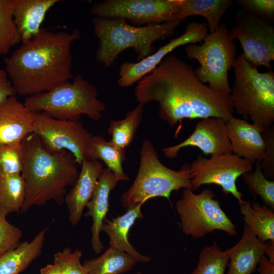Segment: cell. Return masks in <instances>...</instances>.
I'll return each mask as SVG.
<instances>
[{"label": "cell", "instance_id": "cell-18", "mask_svg": "<svg viewBox=\"0 0 274 274\" xmlns=\"http://www.w3.org/2000/svg\"><path fill=\"white\" fill-rule=\"evenodd\" d=\"M226 129L233 154L252 163L262 159L265 142L255 125L233 116L226 121Z\"/></svg>", "mask_w": 274, "mask_h": 274}, {"label": "cell", "instance_id": "cell-39", "mask_svg": "<svg viewBox=\"0 0 274 274\" xmlns=\"http://www.w3.org/2000/svg\"><path fill=\"white\" fill-rule=\"evenodd\" d=\"M257 268L259 274H274V263L265 255L261 259Z\"/></svg>", "mask_w": 274, "mask_h": 274}, {"label": "cell", "instance_id": "cell-8", "mask_svg": "<svg viewBox=\"0 0 274 274\" xmlns=\"http://www.w3.org/2000/svg\"><path fill=\"white\" fill-rule=\"evenodd\" d=\"M203 41L200 45L191 44L185 48L188 58L195 59L199 64L194 70L195 75L203 84L208 83L212 90L230 94L228 73L236 58V47L226 25L220 24Z\"/></svg>", "mask_w": 274, "mask_h": 274}, {"label": "cell", "instance_id": "cell-14", "mask_svg": "<svg viewBox=\"0 0 274 274\" xmlns=\"http://www.w3.org/2000/svg\"><path fill=\"white\" fill-rule=\"evenodd\" d=\"M208 30L205 22H190L186 26L183 33L161 46L150 56L136 62H124L120 66L118 85L121 87L131 86L151 73L176 48L203 41Z\"/></svg>", "mask_w": 274, "mask_h": 274}, {"label": "cell", "instance_id": "cell-37", "mask_svg": "<svg viewBox=\"0 0 274 274\" xmlns=\"http://www.w3.org/2000/svg\"><path fill=\"white\" fill-rule=\"evenodd\" d=\"M244 10L267 21L274 19L273 0H239Z\"/></svg>", "mask_w": 274, "mask_h": 274}, {"label": "cell", "instance_id": "cell-29", "mask_svg": "<svg viewBox=\"0 0 274 274\" xmlns=\"http://www.w3.org/2000/svg\"><path fill=\"white\" fill-rule=\"evenodd\" d=\"M25 197V183L21 174L0 177V209L7 215L19 212Z\"/></svg>", "mask_w": 274, "mask_h": 274}, {"label": "cell", "instance_id": "cell-33", "mask_svg": "<svg viewBox=\"0 0 274 274\" xmlns=\"http://www.w3.org/2000/svg\"><path fill=\"white\" fill-rule=\"evenodd\" d=\"M23 143L17 146L0 145V177L21 174Z\"/></svg>", "mask_w": 274, "mask_h": 274}, {"label": "cell", "instance_id": "cell-2", "mask_svg": "<svg viewBox=\"0 0 274 274\" xmlns=\"http://www.w3.org/2000/svg\"><path fill=\"white\" fill-rule=\"evenodd\" d=\"M78 30L41 29L4 59L5 71L16 94L26 97L49 91L73 79L72 45Z\"/></svg>", "mask_w": 274, "mask_h": 274}, {"label": "cell", "instance_id": "cell-22", "mask_svg": "<svg viewBox=\"0 0 274 274\" xmlns=\"http://www.w3.org/2000/svg\"><path fill=\"white\" fill-rule=\"evenodd\" d=\"M59 0H15L13 19L22 43L36 36L48 11Z\"/></svg>", "mask_w": 274, "mask_h": 274}, {"label": "cell", "instance_id": "cell-26", "mask_svg": "<svg viewBox=\"0 0 274 274\" xmlns=\"http://www.w3.org/2000/svg\"><path fill=\"white\" fill-rule=\"evenodd\" d=\"M139 261L129 254L109 247L100 256L84 263L88 274H122L129 271Z\"/></svg>", "mask_w": 274, "mask_h": 274}, {"label": "cell", "instance_id": "cell-1", "mask_svg": "<svg viewBox=\"0 0 274 274\" xmlns=\"http://www.w3.org/2000/svg\"><path fill=\"white\" fill-rule=\"evenodd\" d=\"M134 95L139 104L157 103L160 118L171 127L185 119L214 117L227 121L234 112L229 94L200 82L192 65L173 55L137 82Z\"/></svg>", "mask_w": 274, "mask_h": 274}, {"label": "cell", "instance_id": "cell-3", "mask_svg": "<svg viewBox=\"0 0 274 274\" xmlns=\"http://www.w3.org/2000/svg\"><path fill=\"white\" fill-rule=\"evenodd\" d=\"M22 143L21 175L25 183V197L21 212L51 200L58 204L64 202L66 187L75 184L79 174L73 155L65 150H48L34 133L26 136Z\"/></svg>", "mask_w": 274, "mask_h": 274}, {"label": "cell", "instance_id": "cell-19", "mask_svg": "<svg viewBox=\"0 0 274 274\" xmlns=\"http://www.w3.org/2000/svg\"><path fill=\"white\" fill-rule=\"evenodd\" d=\"M118 182L113 173L109 168H104L96 185L92 195L87 203L85 217L92 220L91 226V248L95 254H99L104 249L100 234L104 220L109 209V196Z\"/></svg>", "mask_w": 274, "mask_h": 274}, {"label": "cell", "instance_id": "cell-9", "mask_svg": "<svg viewBox=\"0 0 274 274\" xmlns=\"http://www.w3.org/2000/svg\"><path fill=\"white\" fill-rule=\"evenodd\" d=\"M215 198L216 194L210 189L198 194L190 189H184L176 209L186 236L197 238L215 230L224 231L229 236L237 234L236 226Z\"/></svg>", "mask_w": 274, "mask_h": 274}, {"label": "cell", "instance_id": "cell-24", "mask_svg": "<svg viewBox=\"0 0 274 274\" xmlns=\"http://www.w3.org/2000/svg\"><path fill=\"white\" fill-rule=\"evenodd\" d=\"M231 0H182L177 20L182 21L191 16H199L206 21L210 32L219 26L225 13L232 6Z\"/></svg>", "mask_w": 274, "mask_h": 274}, {"label": "cell", "instance_id": "cell-11", "mask_svg": "<svg viewBox=\"0 0 274 274\" xmlns=\"http://www.w3.org/2000/svg\"><path fill=\"white\" fill-rule=\"evenodd\" d=\"M181 6L182 0H105L94 4L90 11L94 17L140 26L176 20Z\"/></svg>", "mask_w": 274, "mask_h": 274}, {"label": "cell", "instance_id": "cell-6", "mask_svg": "<svg viewBox=\"0 0 274 274\" xmlns=\"http://www.w3.org/2000/svg\"><path fill=\"white\" fill-rule=\"evenodd\" d=\"M24 106L33 113H43L60 120H79L82 115L93 121L102 117L105 103L97 88L81 75L44 93L26 97Z\"/></svg>", "mask_w": 274, "mask_h": 274}, {"label": "cell", "instance_id": "cell-7", "mask_svg": "<svg viewBox=\"0 0 274 274\" xmlns=\"http://www.w3.org/2000/svg\"><path fill=\"white\" fill-rule=\"evenodd\" d=\"M191 189L189 165L175 170L164 165L149 139L143 141L140 150L139 170L131 186L120 197L127 209L149 199L162 197L169 199L173 191Z\"/></svg>", "mask_w": 274, "mask_h": 274}, {"label": "cell", "instance_id": "cell-15", "mask_svg": "<svg viewBox=\"0 0 274 274\" xmlns=\"http://www.w3.org/2000/svg\"><path fill=\"white\" fill-rule=\"evenodd\" d=\"M226 122L219 118L200 119L186 139L177 145L162 149L164 156L170 159L175 158L181 149L188 147H196L206 155L232 153L227 134Z\"/></svg>", "mask_w": 274, "mask_h": 274}, {"label": "cell", "instance_id": "cell-35", "mask_svg": "<svg viewBox=\"0 0 274 274\" xmlns=\"http://www.w3.org/2000/svg\"><path fill=\"white\" fill-rule=\"evenodd\" d=\"M6 216L0 209V256L16 248L22 235L20 229L9 222Z\"/></svg>", "mask_w": 274, "mask_h": 274}, {"label": "cell", "instance_id": "cell-41", "mask_svg": "<svg viewBox=\"0 0 274 274\" xmlns=\"http://www.w3.org/2000/svg\"><path fill=\"white\" fill-rule=\"evenodd\" d=\"M265 254L268 260L274 263V241H270L269 243H267Z\"/></svg>", "mask_w": 274, "mask_h": 274}, {"label": "cell", "instance_id": "cell-23", "mask_svg": "<svg viewBox=\"0 0 274 274\" xmlns=\"http://www.w3.org/2000/svg\"><path fill=\"white\" fill-rule=\"evenodd\" d=\"M47 228L30 241L20 243L14 249L0 256V274H20L41 254Z\"/></svg>", "mask_w": 274, "mask_h": 274}, {"label": "cell", "instance_id": "cell-25", "mask_svg": "<svg viewBox=\"0 0 274 274\" xmlns=\"http://www.w3.org/2000/svg\"><path fill=\"white\" fill-rule=\"evenodd\" d=\"M239 211L245 224L260 240L274 241V213L257 202L251 203L242 200L238 202Z\"/></svg>", "mask_w": 274, "mask_h": 274}, {"label": "cell", "instance_id": "cell-13", "mask_svg": "<svg viewBox=\"0 0 274 274\" xmlns=\"http://www.w3.org/2000/svg\"><path fill=\"white\" fill-rule=\"evenodd\" d=\"M231 39L237 40L245 59L252 65L271 70L274 60V27L267 20L245 10L238 11L229 31Z\"/></svg>", "mask_w": 274, "mask_h": 274}, {"label": "cell", "instance_id": "cell-40", "mask_svg": "<svg viewBox=\"0 0 274 274\" xmlns=\"http://www.w3.org/2000/svg\"><path fill=\"white\" fill-rule=\"evenodd\" d=\"M40 274H63L60 267L56 264H48L40 269Z\"/></svg>", "mask_w": 274, "mask_h": 274}, {"label": "cell", "instance_id": "cell-38", "mask_svg": "<svg viewBox=\"0 0 274 274\" xmlns=\"http://www.w3.org/2000/svg\"><path fill=\"white\" fill-rule=\"evenodd\" d=\"M15 95V89L7 73L0 68V104Z\"/></svg>", "mask_w": 274, "mask_h": 274}, {"label": "cell", "instance_id": "cell-21", "mask_svg": "<svg viewBox=\"0 0 274 274\" xmlns=\"http://www.w3.org/2000/svg\"><path fill=\"white\" fill-rule=\"evenodd\" d=\"M145 203L141 202L127 209V212L112 220L105 219L102 227L109 238L110 247L125 252L136 258L139 262H148L151 258L140 253L129 241V232L138 219L144 216L141 208Z\"/></svg>", "mask_w": 274, "mask_h": 274}, {"label": "cell", "instance_id": "cell-17", "mask_svg": "<svg viewBox=\"0 0 274 274\" xmlns=\"http://www.w3.org/2000/svg\"><path fill=\"white\" fill-rule=\"evenodd\" d=\"M80 165L79 176L64 198L69 221L73 226L80 222L84 209L90 199L104 169L102 163L97 160H84Z\"/></svg>", "mask_w": 274, "mask_h": 274}, {"label": "cell", "instance_id": "cell-27", "mask_svg": "<svg viewBox=\"0 0 274 274\" xmlns=\"http://www.w3.org/2000/svg\"><path fill=\"white\" fill-rule=\"evenodd\" d=\"M92 160L102 161L114 174L117 182L130 180L122 167L126 160L125 149L116 146L100 135H93L91 143Z\"/></svg>", "mask_w": 274, "mask_h": 274}, {"label": "cell", "instance_id": "cell-28", "mask_svg": "<svg viewBox=\"0 0 274 274\" xmlns=\"http://www.w3.org/2000/svg\"><path fill=\"white\" fill-rule=\"evenodd\" d=\"M144 106L138 104L123 119L111 121L108 132L110 141L118 147L125 149L133 141L142 120Z\"/></svg>", "mask_w": 274, "mask_h": 274}, {"label": "cell", "instance_id": "cell-12", "mask_svg": "<svg viewBox=\"0 0 274 274\" xmlns=\"http://www.w3.org/2000/svg\"><path fill=\"white\" fill-rule=\"evenodd\" d=\"M253 163L232 153L209 158L200 154L189 165L191 190L194 191L203 185L215 184L221 187L223 194H230L240 202L243 194L238 190L236 181L253 170Z\"/></svg>", "mask_w": 274, "mask_h": 274}, {"label": "cell", "instance_id": "cell-16", "mask_svg": "<svg viewBox=\"0 0 274 274\" xmlns=\"http://www.w3.org/2000/svg\"><path fill=\"white\" fill-rule=\"evenodd\" d=\"M35 113L12 96L0 104V145L17 146L32 133Z\"/></svg>", "mask_w": 274, "mask_h": 274}, {"label": "cell", "instance_id": "cell-5", "mask_svg": "<svg viewBox=\"0 0 274 274\" xmlns=\"http://www.w3.org/2000/svg\"><path fill=\"white\" fill-rule=\"evenodd\" d=\"M232 68L234 80L229 95L234 111L263 132L274 121V72H259L242 53Z\"/></svg>", "mask_w": 274, "mask_h": 274}, {"label": "cell", "instance_id": "cell-30", "mask_svg": "<svg viewBox=\"0 0 274 274\" xmlns=\"http://www.w3.org/2000/svg\"><path fill=\"white\" fill-rule=\"evenodd\" d=\"M15 3V0H0V55L21 42L13 19Z\"/></svg>", "mask_w": 274, "mask_h": 274}, {"label": "cell", "instance_id": "cell-31", "mask_svg": "<svg viewBox=\"0 0 274 274\" xmlns=\"http://www.w3.org/2000/svg\"><path fill=\"white\" fill-rule=\"evenodd\" d=\"M229 257L216 242L204 247L199 255L197 266L191 274H225Z\"/></svg>", "mask_w": 274, "mask_h": 274}, {"label": "cell", "instance_id": "cell-34", "mask_svg": "<svg viewBox=\"0 0 274 274\" xmlns=\"http://www.w3.org/2000/svg\"><path fill=\"white\" fill-rule=\"evenodd\" d=\"M82 256L81 250L72 251L65 248L55 253L53 263L60 267L63 274H88L86 267L81 262Z\"/></svg>", "mask_w": 274, "mask_h": 274}, {"label": "cell", "instance_id": "cell-4", "mask_svg": "<svg viewBox=\"0 0 274 274\" xmlns=\"http://www.w3.org/2000/svg\"><path fill=\"white\" fill-rule=\"evenodd\" d=\"M182 21L134 26L120 19L94 17L92 22L94 33L98 40L96 59L105 67L112 66L122 51L131 48L138 61L156 51L153 44L169 37Z\"/></svg>", "mask_w": 274, "mask_h": 274}, {"label": "cell", "instance_id": "cell-20", "mask_svg": "<svg viewBox=\"0 0 274 274\" xmlns=\"http://www.w3.org/2000/svg\"><path fill=\"white\" fill-rule=\"evenodd\" d=\"M266 246L244 224L240 239L226 250L229 257L227 274H252L264 255Z\"/></svg>", "mask_w": 274, "mask_h": 274}, {"label": "cell", "instance_id": "cell-10", "mask_svg": "<svg viewBox=\"0 0 274 274\" xmlns=\"http://www.w3.org/2000/svg\"><path fill=\"white\" fill-rule=\"evenodd\" d=\"M32 133L52 152L68 151L78 164L92 160L91 143L93 136L79 120L57 119L43 113H35Z\"/></svg>", "mask_w": 274, "mask_h": 274}, {"label": "cell", "instance_id": "cell-32", "mask_svg": "<svg viewBox=\"0 0 274 274\" xmlns=\"http://www.w3.org/2000/svg\"><path fill=\"white\" fill-rule=\"evenodd\" d=\"M254 170L244 174L242 176L248 190L254 196H259L269 209H274V181L267 179L261 170L259 163L255 162Z\"/></svg>", "mask_w": 274, "mask_h": 274}, {"label": "cell", "instance_id": "cell-36", "mask_svg": "<svg viewBox=\"0 0 274 274\" xmlns=\"http://www.w3.org/2000/svg\"><path fill=\"white\" fill-rule=\"evenodd\" d=\"M265 142L264 155L258 161L265 177L270 180L274 178V127L273 125L262 132Z\"/></svg>", "mask_w": 274, "mask_h": 274}, {"label": "cell", "instance_id": "cell-42", "mask_svg": "<svg viewBox=\"0 0 274 274\" xmlns=\"http://www.w3.org/2000/svg\"><path fill=\"white\" fill-rule=\"evenodd\" d=\"M135 274H142L141 272L139 271L138 272V273H135Z\"/></svg>", "mask_w": 274, "mask_h": 274}]
</instances>
